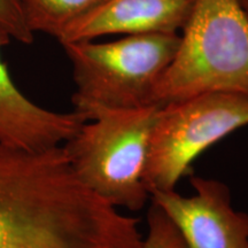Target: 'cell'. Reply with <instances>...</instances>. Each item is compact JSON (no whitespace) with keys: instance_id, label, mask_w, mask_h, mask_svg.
Listing matches in <instances>:
<instances>
[{"instance_id":"obj_2","label":"cell","mask_w":248,"mask_h":248,"mask_svg":"<svg viewBox=\"0 0 248 248\" xmlns=\"http://www.w3.org/2000/svg\"><path fill=\"white\" fill-rule=\"evenodd\" d=\"M210 92L248 94V17L239 0H195L151 102Z\"/></svg>"},{"instance_id":"obj_11","label":"cell","mask_w":248,"mask_h":248,"mask_svg":"<svg viewBox=\"0 0 248 248\" xmlns=\"http://www.w3.org/2000/svg\"><path fill=\"white\" fill-rule=\"evenodd\" d=\"M0 27L4 29L11 39L22 44H31L33 35L26 21L18 0H0Z\"/></svg>"},{"instance_id":"obj_3","label":"cell","mask_w":248,"mask_h":248,"mask_svg":"<svg viewBox=\"0 0 248 248\" xmlns=\"http://www.w3.org/2000/svg\"><path fill=\"white\" fill-rule=\"evenodd\" d=\"M160 106L99 109L62 145L77 178L116 208L142 209L151 133Z\"/></svg>"},{"instance_id":"obj_10","label":"cell","mask_w":248,"mask_h":248,"mask_svg":"<svg viewBox=\"0 0 248 248\" xmlns=\"http://www.w3.org/2000/svg\"><path fill=\"white\" fill-rule=\"evenodd\" d=\"M140 248H185L176 226L153 202L147 214V234Z\"/></svg>"},{"instance_id":"obj_12","label":"cell","mask_w":248,"mask_h":248,"mask_svg":"<svg viewBox=\"0 0 248 248\" xmlns=\"http://www.w3.org/2000/svg\"><path fill=\"white\" fill-rule=\"evenodd\" d=\"M239 1H240L241 6H243L245 13H246L247 17H248V0H239Z\"/></svg>"},{"instance_id":"obj_4","label":"cell","mask_w":248,"mask_h":248,"mask_svg":"<svg viewBox=\"0 0 248 248\" xmlns=\"http://www.w3.org/2000/svg\"><path fill=\"white\" fill-rule=\"evenodd\" d=\"M178 44L179 33H147L61 45L73 67L74 111L86 122L99 109L152 105L155 86Z\"/></svg>"},{"instance_id":"obj_7","label":"cell","mask_w":248,"mask_h":248,"mask_svg":"<svg viewBox=\"0 0 248 248\" xmlns=\"http://www.w3.org/2000/svg\"><path fill=\"white\" fill-rule=\"evenodd\" d=\"M11 40L0 27V51ZM84 122L74 110L58 113L28 99L15 85L0 54V141L27 151H46L69 140Z\"/></svg>"},{"instance_id":"obj_9","label":"cell","mask_w":248,"mask_h":248,"mask_svg":"<svg viewBox=\"0 0 248 248\" xmlns=\"http://www.w3.org/2000/svg\"><path fill=\"white\" fill-rule=\"evenodd\" d=\"M31 32L46 33L55 39L71 24L99 7L105 0H18Z\"/></svg>"},{"instance_id":"obj_6","label":"cell","mask_w":248,"mask_h":248,"mask_svg":"<svg viewBox=\"0 0 248 248\" xmlns=\"http://www.w3.org/2000/svg\"><path fill=\"white\" fill-rule=\"evenodd\" d=\"M194 193L154 192L156 204L176 226L185 248H248V214L238 212L224 183L192 175Z\"/></svg>"},{"instance_id":"obj_8","label":"cell","mask_w":248,"mask_h":248,"mask_svg":"<svg viewBox=\"0 0 248 248\" xmlns=\"http://www.w3.org/2000/svg\"><path fill=\"white\" fill-rule=\"evenodd\" d=\"M195 0H105L64 30L61 45L106 36L181 33Z\"/></svg>"},{"instance_id":"obj_1","label":"cell","mask_w":248,"mask_h":248,"mask_svg":"<svg viewBox=\"0 0 248 248\" xmlns=\"http://www.w3.org/2000/svg\"><path fill=\"white\" fill-rule=\"evenodd\" d=\"M136 217L90 190L63 147L0 141V248H140Z\"/></svg>"},{"instance_id":"obj_5","label":"cell","mask_w":248,"mask_h":248,"mask_svg":"<svg viewBox=\"0 0 248 248\" xmlns=\"http://www.w3.org/2000/svg\"><path fill=\"white\" fill-rule=\"evenodd\" d=\"M246 125L248 94L210 92L160 106L144 176L150 195L176 190L203 152Z\"/></svg>"}]
</instances>
